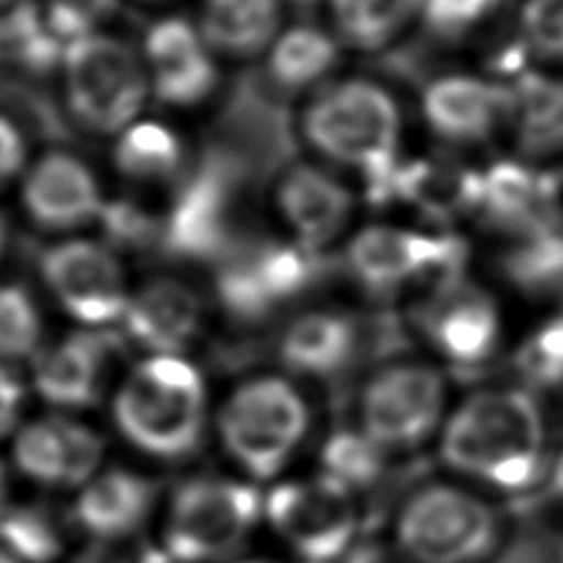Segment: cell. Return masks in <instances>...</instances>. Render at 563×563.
I'll list each match as a JSON object with an SVG mask.
<instances>
[{
  "mask_svg": "<svg viewBox=\"0 0 563 563\" xmlns=\"http://www.w3.org/2000/svg\"><path fill=\"white\" fill-rule=\"evenodd\" d=\"M420 323L434 351L457 365L484 363L497 351L501 338L497 300L462 280L437 288Z\"/></svg>",
  "mask_w": 563,
  "mask_h": 563,
  "instance_id": "obj_17",
  "label": "cell"
},
{
  "mask_svg": "<svg viewBox=\"0 0 563 563\" xmlns=\"http://www.w3.org/2000/svg\"><path fill=\"white\" fill-rule=\"evenodd\" d=\"M457 254L446 239H434L420 231L373 223L347 241L345 264L357 284L373 294H393L432 271L444 268Z\"/></svg>",
  "mask_w": 563,
  "mask_h": 563,
  "instance_id": "obj_13",
  "label": "cell"
},
{
  "mask_svg": "<svg viewBox=\"0 0 563 563\" xmlns=\"http://www.w3.org/2000/svg\"><path fill=\"white\" fill-rule=\"evenodd\" d=\"M63 543L60 521L37 504L8 507L0 517V547L23 563H51L60 556Z\"/></svg>",
  "mask_w": 563,
  "mask_h": 563,
  "instance_id": "obj_30",
  "label": "cell"
},
{
  "mask_svg": "<svg viewBox=\"0 0 563 563\" xmlns=\"http://www.w3.org/2000/svg\"><path fill=\"white\" fill-rule=\"evenodd\" d=\"M118 8L120 0H43V18L55 43L65 47L100 33Z\"/></svg>",
  "mask_w": 563,
  "mask_h": 563,
  "instance_id": "obj_33",
  "label": "cell"
},
{
  "mask_svg": "<svg viewBox=\"0 0 563 563\" xmlns=\"http://www.w3.org/2000/svg\"><path fill=\"white\" fill-rule=\"evenodd\" d=\"M142 60L150 90L169 107L207 102L219 85L217 55L194 21L181 15L159 18L142 41Z\"/></svg>",
  "mask_w": 563,
  "mask_h": 563,
  "instance_id": "obj_12",
  "label": "cell"
},
{
  "mask_svg": "<svg viewBox=\"0 0 563 563\" xmlns=\"http://www.w3.org/2000/svg\"><path fill=\"white\" fill-rule=\"evenodd\" d=\"M261 514L251 484L197 477L174 492L164 519V547L184 563H213L244 549Z\"/></svg>",
  "mask_w": 563,
  "mask_h": 563,
  "instance_id": "obj_7",
  "label": "cell"
},
{
  "mask_svg": "<svg viewBox=\"0 0 563 563\" xmlns=\"http://www.w3.org/2000/svg\"><path fill=\"white\" fill-rule=\"evenodd\" d=\"M264 511L278 537L310 563L341 559L357 531L353 492L328 474L278 484Z\"/></svg>",
  "mask_w": 563,
  "mask_h": 563,
  "instance_id": "obj_9",
  "label": "cell"
},
{
  "mask_svg": "<svg viewBox=\"0 0 563 563\" xmlns=\"http://www.w3.org/2000/svg\"><path fill=\"white\" fill-rule=\"evenodd\" d=\"M154 556H157V553H154ZM147 563H184V561H177V559H172L169 553L167 556H157V559H147Z\"/></svg>",
  "mask_w": 563,
  "mask_h": 563,
  "instance_id": "obj_46",
  "label": "cell"
},
{
  "mask_svg": "<svg viewBox=\"0 0 563 563\" xmlns=\"http://www.w3.org/2000/svg\"><path fill=\"white\" fill-rule=\"evenodd\" d=\"M274 207L296 244L316 254L351 227L355 194L328 169L298 162L276 179Z\"/></svg>",
  "mask_w": 563,
  "mask_h": 563,
  "instance_id": "obj_14",
  "label": "cell"
},
{
  "mask_svg": "<svg viewBox=\"0 0 563 563\" xmlns=\"http://www.w3.org/2000/svg\"><path fill=\"white\" fill-rule=\"evenodd\" d=\"M43 318L23 286L0 280V361H23L37 353Z\"/></svg>",
  "mask_w": 563,
  "mask_h": 563,
  "instance_id": "obj_32",
  "label": "cell"
},
{
  "mask_svg": "<svg viewBox=\"0 0 563 563\" xmlns=\"http://www.w3.org/2000/svg\"><path fill=\"white\" fill-rule=\"evenodd\" d=\"M227 184L219 174L203 172L179 191L167 221L169 246L187 258L213 256L227 239Z\"/></svg>",
  "mask_w": 563,
  "mask_h": 563,
  "instance_id": "obj_24",
  "label": "cell"
},
{
  "mask_svg": "<svg viewBox=\"0 0 563 563\" xmlns=\"http://www.w3.org/2000/svg\"><path fill=\"white\" fill-rule=\"evenodd\" d=\"M310 427V407L298 387L280 375L241 383L219 412V434L229 457L256 479L286 467Z\"/></svg>",
  "mask_w": 563,
  "mask_h": 563,
  "instance_id": "obj_5",
  "label": "cell"
},
{
  "mask_svg": "<svg viewBox=\"0 0 563 563\" xmlns=\"http://www.w3.org/2000/svg\"><path fill=\"white\" fill-rule=\"evenodd\" d=\"M444 377L432 365H387L363 387V432L385 452L412 450L437 430L444 412Z\"/></svg>",
  "mask_w": 563,
  "mask_h": 563,
  "instance_id": "obj_10",
  "label": "cell"
},
{
  "mask_svg": "<svg viewBox=\"0 0 563 563\" xmlns=\"http://www.w3.org/2000/svg\"><path fill=\"white\" fill-rule=\"evenodd\" d=\"M553 492H556L563 499V452L556 462V467H553Z\"/></svg>",
  "mask_w": 563,
  "mask_h": 563,
  "instance_id": "obj_43",
  "label": "cell"
},
{
  "mask_svg": "<svg viewBox=\"0 0 563 563\" xmlns=\"http://www.w3.org/2000/svg\"><path fill=\"white\" fill-rule=\"evenodd\" d=\"M509 124L519 152L529 159L563 152V82L547 75H523L511 87Z\"/></svg>",
  "mask_w": 563,
  "mask_h": 563,
  "instance_id": "obj_26",
  "label": "cell"
},
{
  "mask_svg": "<svg viewBox=\"0 0 563 563\" xmlns=\"http://www.w3.org/2000/svg\"><path fill=\"white\" fill-rule=\"evenodd\" d=\"M385 450L373 442L363 430H343L335 432L325 442L323 467L328 477L341 482L347 489L371 487L383 477L385 470Z\"/></svg>",
  "mask_w": 563,
  "mask_h": 563,
  "instance_id": "obj_31",
  "label": "cell"
},
{
  "mask_svg": "<svg viewBox=\"0 0 563 563\" xmlns=\"http://www.w3.org/2000/svg\"><path fill=\"white\" fill-rule=\"evenodd\" d=\"M27 169V142L18 124L0 114V189L23 179Z\"/></svg>",
  "mask_w": 563,
  "mask_h": 563,
  "instance_id": "obj_37",
  "label": "cell"
},
{
  "mask_svg": "<svg viewBox=\"0 0 563 563\" xmlns=\"http://www.w3.org/2000/svg\"><path fill=\"white\" fill-rule=\"evenodd\" d=\"M539 194L543 221L551 231L563 236V162L539 174Z\"/></svg>",
  "mask_w": 563,
  "mask_h": 563,
  "instance_id": "obj_38",
  "label": "cell"
},
{
  "mask_svg": "<svg viewBox=\"0 0 563 563\" xmlns=\"http://www.w3.org/2000/svg\"><path fill=\"white\" fill-rule=\"evenodd\" d=\"M400 551L412 563H482L501 541L499 511L452 484H427L397 517Z\"/></svg>",
  "mask_w": 563,
  "mask_h": 563,
  "instance_id": "obj_6",
  "label": "cell"
},
{
  "mask_svg": "<svg viewBox=\"0 0 563 563\" xmlns=\"http://www.w3.org/2000/svg\"><path fill=\"white\" fill-rule=\"evenodd\" d=\"M5 246H8V227H5L3 217H0V258H3V254H5Z\"/></svg>",
  "mask_w": 563,
  "mask_h": 563,
  "instance_id": "obj_44",
  "label": "cell"
},
{
  "mask_svg": "<svg viewBox=\"0 0 563 563\" xmlns=\"http://www.w3.org/2000/svg\"><path fill=\"white\" fill-rule=\"evenodd\" d=\"M102 454V437L63 415L25 424L13 444L18 472L45 487H82L100 472Z\"/></svg>",
  "mask_w": 563,
  "mask_h": 563,
  "instance_id": "obj_16",
  "label": "cell"
},
{
  "mask_svg": "<svg viewBox=\"0 0 563 563\" xmlns=\"http://www.w3.org/2000/svg\"><path fill=\"white\" fill-rule=\"evenodd\" d=\"M41 278L67 316L82 328L122 323L132 288L120 256L100 241L70 236L43 251Z\"/></svg>",
  "mask_w": 563,
  "mask_h": 563,
  "instance_id": "obj_8",
  "label": "cell"
},
{
  "mask_svg": "<svg viewBox=\"0 0 563 563\" xmlns=\"http://www.w3.org/2000/svg\"><path fill=\"white\" fill-rule=\"evenodd\" d=\"M333 33L353 51L375 53L400 37L422 13V0H325Z\"/></svg>",
  "mask_w": 563,
  "mask_h": 563,
  "instance_id": "obj_27",
  "label": "cell"
},
{
  "mask_svg": "<svg viewBox=\"0 0 563 563\" xmlns=\"http://www.w3.org/2000/svg\"><path fill=\"white\" fill-rule=\"evenodd\" d=\"M114 341L100 330H77L37 353L33 385L45 402L82 410L100 402L110 377Z\"/></svg>",
  "mask_w": 563,
  "mask_h": 563,
  "instance_id": "obj_20",
  "label": "cell"
},
{
  "mask_svg": "<svg viewBox=\"0 0 563 563\" xmlns=\"http://www.w3.org/2000/svg\"><path fill=\"white\" fill-rule=\"evenodd\" d=\"M519 371L537 385H561L563 383V318L551 320L531 341L521 347Z\"/></svg>",
  "mask_w": 563,
  "mask_h": 563,
  "instance_id": "obj_35",
  "label": "cell"
},
{
  "mask_svg": "<svg viewBox=\"0 0 563 563\" xmlns=\"http://www.w3.org/2000/svg\"><path fill=\"white\" fill-rule=\"evenodd\" d=\"M63 47L55 43L43 18V0H0V63L47 65L60 63Z\"/></svg>",
  "mask_w": 563,
  "mask_h": 563,
  "instance_id": "obj_29",
  "label": "cell"
},
{
  "mask_svg": "<svg viewBox=\"0 0 563 563\" xmlns=\"http://www.w3.org/2000/svg\"><path fill=\"white\" fill-rule=\"evenodd\" d=\"M310 251L294 244H258L223 264L219 296L236 318L258 320L294 298L310 280Z\"/></svg>",
  "mask_w": 563,
  "mask_h": 563,
  "instance_id": "obj_15",
  "label": "cell"
},
{
  "mask_svg": "<svg viewBox=\"0 0 563 563\" xmlns=\"http://www.w3.org/2000/svg\"><path fill=\"white\" fill-rule=\"evenodd\" d=\"M114 167L124 179L137 184L167 181L184 162V144L167 124L137 120L114 137Z\"/></svg>",
  "mask_w": 563,
  "mask_h": 563,
  "instance_id": "obj_28",
  "label": "cell"
},
{
  "mask_svg": "<svg viewBox=\"0 0 563 563\" xmlns=\"http://www.w3.org/2000/svg\"><path fill=\"white\" fill-rule=\"evenodd\" d=\"M63 95L73 120L100 137H118L152 97L142 53L110 33H95L63 47Z\"/></svg>",
  "mask_w": 563,
  "mask_h": 563,
  "instance_id": "obj_4",
  "label": "cell"
},
{
  "mask_svg": "<svg viewBox=\"0 0 563 563\" xmlns=\"http://www.w3.org/2000/svg\"><path fill=\"white\" fill-rule=\"evenodd\" d=\"M23 402L25 390L21 380L8 367H0V437L15 430L18 420H21Z\"/></svg>",
  "mask_w": 563,
  "mask_h": 563,
  "instance_id": "obj_39",
  "label": "cell"
},
{
  "mask_svg": "<svg viewBox=\"0 0 563 563\" xmlns=\"http://www.w3.org/2000/svg\"><path fill=\"white\" fill-rule=\"evenodd\" d=\"M361 345L357 323L338 310H306L280 333L278 355L290 373L306 377H335L353 363Z\"/></svg>",
  "mask_w": 563,
  "mask_h": 563,
  "instance_id": "obj_22",
  "label": "cell"
},
{
  "mask_svg": "<svg viewBox=\"0 0 563 563\" xmlns=\"http://www.w3.org/2000/svg\"><path fill=\"white\" fill-rule=\"evenodd\" d=\"M21 203L37 229L53 234H73L100 221L107 211L104 191L90 164L63 150L45 152L27 164Z\"/></svg>",
  "mask_w": 563,
  "mask_h": 563,
  "instance_id": "obj_11",
  "label": "cell"
},
{
  "mask_svg": "<svg viewBox=\"0 0 563 563\" xmlns=\"http://www.w3.org/2000/svg\"><path fill=\"white\" fill-rule=\"evenodd\" d=\"M446 467L504 492H523L543 474L547 420L523 390H482L442 430Z\"/></svg>",
  "mask_w": 563,
  "mask_h": 563,
  "instance_id": "obj_1",
  "label": "cell"
},
{
  "mask_svg": "<svg viewBox=\"0 0 563 563\" xmlns=\"http://www.w3.org/2000/svg\"><path fill=\"white\" fill-rule=\"evenodd\" d=\"M157 484L130 470H107L82 484L73 517L97 541L132 537L152 514Z\"/></svg>",
  "mask_w": 563,
  "mask_h": 563,
  "instance_id": "obj_21",
  "label": "cell"
},
{
  "mask_svg": "<svg viewBox=\"0 0 563 563\" xmlns=\"http://www.w3.org/2000/svg\"><path fill=\"white\" fill-rule=\"evenodd\" d=\"M430 130L446 142L479 144L511 118V87L477 75H446L422 95Z\"/></svg>",
  "mask_w": 563,
  "mask_h": 563,
  "instance_id": "obj_19",
  "label": "cell"
},
{
  "mask_svg": "<svg viewBox=\"0 0 563 563\" xmlns=\"http://www.w3.org/2000/svg\"><path fill=\"white\" fill-rule=\"evenodd\" d=\"M497 0H422V13L437 33H460L482 21Z\"/></svg>",
  "mask_w": 563,
  "mask_h": 563,
  "instance_id": "obj_36",
  "label": "cell"
},
{
  "mask_svg": "<svg viewBox=\"0 0 563 563\" xmlns=\"http://www.w3.org/2000/svg\"><path fill=\"white\" fill-rule=\"evenodd\" d=\"M114 422L124 440L157 460H184L207 427V385L184 355H147L114 395Z\"/></svg>",
  "mask_w": 563,
  "mask_h": 563,
  "instance_id": "obj_2",
  "label": "cell"
},
{
  "mask_svg": "<svg viewBox=\"0 0 563 563\" xmlns=\"http://www.w3.org/2000/svg\"><path fill=\"white\" fill-rule=\"evenodd\" d=\"M521 37L529 51L549 63H563V0H527Z\"/></svg>",
  "mask_w": 563,
  "mask_h": 563,
  "instance_id": "obj_34",
  "label": "cell"
},
{
  "mask_svg": "<svg viewBox=\"0 0 563 563\" xmlns=\"http://www.w3.org/2000/svg\"><path fill=\"white\" fill-rule=\"evenodd\" d=\"M75 563H130L128 559H122L120 553H112L110 549H102V547H97V549H90V551H85L80 559H77Z\"/></svg>",
  "mask_w": 563,
  "mask_h": 563,
  "instance_id": "obj_41",
  "label": "cell"
},
{
  "mask_svg": "<svg viewBox=\"0 0 563 563\" xmlns=\"http://www.w3.org/2000/svg\"><path fill=\"white\" fill-rule=\"evenodd\" d=\"M244 563H261V561H244Z\"/></svg>",
  "mask_w": 563,
  "mask_h": 563,
  "instance_id": "obj_47",
  "label": "cell"
},
{
  "mask_svg": "<svg viewBox=\"0 0 563 563\" xmlns=\"http://www.w3.org/2000/svg\"><path fill=\"white\" fill-rule=\"evenodd\" d=\"M8 494H11V479H8L5 464L0 462V517H3L5 509L11 507V504H8Z\"/></svg>",
  "mask_w": 563,
  "mask_h": 563,
  "instance_id": "obj_42",
  "label": "cell"
},
{
  "mask_svg": "<svg viewBox=\"0 0 563 563\" xmlns=\"http://www.w3.org/2000/svg\"><path fill=\"white\" fill-rule=\"evenodd\" d=\"M345 563H412L400 549L387 547V543H363V547L347 553Z\"/></svg>",
  "mask_w": 563,
  "mask_h": 563,
  "instance_id": "obj_40",
  "label": "cell"
},
{
  "mask_svg": "<svg viewBox=\"0 0 563 563\" xmlns=\"http://www.w3.org/2000/svg\"><path fill=\"white\" fill-rule=\"evenodd\" d=\"M203 306L189 284L172 276H154L132 290L122 328L132 343L150 355H181L197 341Z\"/></svg>",
  "mask_w": 563,
  "mask_h": 563,
  "instance_id": "obj_18",
  "label": "cell"
},
{
  "mask_svg": "<svg viewBox=\"0 0 563 563\" xmlns=\"http://www.w3.org/2000/svg\"><path fill=\"white\" fill-rule=\"evenodd\" d=\"M341 41L323 27L298 23L278 33L268 47L266 73L286 92H303L325 82L341 65Z\"/></svg>",
  "mask_w": 563,
  "mask_h": 563,
  "instance_id": "obj_25",
  "label": "cell"
},
{
  "mask_svg": "<svg viewBox=\"0 0 563 563\" xmlns=\"http://www.w3.org/2000/svg\"><path fill=\"white\" fill-rule=\"evenodd\" d=\"M194 23L217 57L251 60L284 31V0H201Z\"/></svg>",
  "mask_w": 563,
  "mask_h": 563,
  "instance_id": "obj_23",
  "label": "cell"
},
{
  "mask_svg": "<svg viewBox=\"0 0 563 563\" xmlns=\"http://www.w3.org/2000/svg\"><path fill=\"white\" fill-rule=\"evenodd\" d=\"M300 134L323 159L387 184L397 169L402 114L383 85L351 77L323 87L306 104Z\"/></svg>",
  "mask_w": 563,
  "mask_h": 563,
  "instance_id": "obj_3",
  "label": "cell"
},
{
  "mask_svg": "<svg viewBox=\"0 0 563 563\" xmlns=\"http://www.w3.org/2000/svg\"><path fill=\"white\" fill-rule=\"evenodd\" d=\"M0 563H23V561L18 559V556H13V553L8 551V549L0 547Z\"/></svg>",
  "mask_w": 563,
  "mask_h": 563,
  "instance_id": "obj_45",
  "label": "cell"
}]
</instances>
